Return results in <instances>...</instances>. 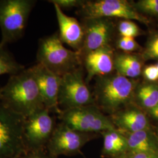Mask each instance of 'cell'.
<instances>
[{
  "label": "cell",
  "instance_id": "cell-1",
  "mask_svg": "<svg viewBox=\"0 0 158 158\" xmlns=\"http://www.w3.org/2000/svg\"><path fill=\"white\" fill-rule=\"evenodd\" d=\"M0 102L25 117L45 108L32 67L10 76L0 87Z\"/></svg>",
  "mask_w": 158,
  "mask_h": 158
},
{
  "label": "cell",
  "instance_id": "cell-2",
  "mask_svg": "<svg viewBox=\"0 0 158 158\" xmlns=\"http://www.w3.org/2000/svg\"><path fill=\"white\" fill-rule=\"evenodd\" d=\"M36 62L62 77L79 68L80 53L66 48L56 32L40 39Z\"/></svg>",
  "mask_w": 158,
  "mask_h": 158
},
{
  "label": "cell",
  "instance_id": "cell-3",
  "mask_svg": "<svg viewBox=\"0 0 158 158\" xmlns=\"http://www.w3.org/2000/svg\"><path fill=\"white\" fill-rule=\"evenodd\" d=\"M36 3L35 0H0V47L23 37Z\"/></svg>",
  "mask_w": 158,
  "mask_h": 158
},
{
  "label": "cell",
  "instance_id": "cell-4",
  "mask_svg": "<svg viewBox=\"0 0 158 158\" xmlns=\"http://www.w3.org/2000/svg\"><path fill=\"white\" fill-rule=\"evenodd\" d=\"M104 77L97 87V100L106 111L116 113L134 98L135 82L117 73Z\"/></svg>",
  "mask_w": 158,
  "mask_h": 158
},
{
  "label": "cell",
  "instance_id": "cell-5",
  "mask_svg": "<svg viewBox=\"0 0 158 158\" xmlns=\"http://www.w3.org/2000/svg\"><path fill=\"white\" fill-rule=\"evenodd\" d=\"M25 119L0 102V158H17L26 151Z\"/></svg>",
  "mask_w": 158,
  "mask_h": 158
},
{
  "label": "cell",
  "instance_id": "cell-6",
  "mask_svg": "<svg viewBox=\"0 0 158 158\" xmlns=\"http://www.w3.org/2000/svg\"><path fill=\"white\" fill-rule=\"evenodd\" d=\"M59 118L71 129L85 134L117 129L113 121L99 110L87 106L60 111Z\"/></svg>",
  "mask_w": 158,
  "mask_h": 158
},
{
  "label": "cell",
  "instance_id": "cell-7",
  "mask_svg": "<svg viewBox=\"0 0 158 158\" xmlns=\"http://www.w3.org/2000/svg\"><path fill=\"white\" fill-rule=\"evenodd\" d=\"M81 13L87 19L94 18H119L124 20L138 21L147 24V18L126 0H100L85 1L81 6Z\"/></svg>",
  "mask_w": 158,
  "mask_h": 158
},
{
  "label": "cell",
  "instance_id": "cell-8",
  "mask_svg": "<svg viewBox=\"0 0 158 158\" xmlns=\"http://www.w3.org/2000/svg\"><path fill=\"white\" fill-rule=\"evenodd\" d=\"M55 128L50 111L40 109L25 117L23 125V140L26 149H46Z\"/></svg>",
  "mask_w": 158,
  "mask_h": 158
},
{
  "label": "cell",
  "instance_id": "cell-9",
  "mask_svg": "<svg viewBox=\"0 0 158 158\" xmlns=\"http://www.w3.org/2000/svg\"><path fill=\"white\" fill-rule=\"evenodd\" d=\"M93 102V97L85 85L80 68L61 77L58 104L63 110L85 107Z\"/></svg>",
  "mask_w": 158,
  "mask_h": 158
},
{
  "label": "cell",
  "instance_id": "cell-10",
  "mask_svg": "<svg viewBox=\"0 0 158 158\" xmlns=\"http://www.w3.org/2000/svg\"><path fill=\"white\" fill-rule=\"evenodd\" d=\"M90 139L87 134L72 130L62 123L54 130L46 151L53 158L73 155L79 153Z\"/></svg>",
  "mask_w": 158,
  "mask_h": 158
},
{
  "label": "cell",
  "instance_id": "cell-11",
  "mask_svg": "<svg viewBox=\"0 0 158 158\" xmlns=\"http://www.w3.org/2000/svg\"><path fill=\"white\" fill-rule=\"evenodd\" d=\"M32 69L44 107L49 111L56 110L59 114L60 110L59 109L58 97L61 76L40 63L32 66Z\"/></svg>",
  "mask_w": 158,
  "mask_h": 158
},
{
  "label": "cell",
  "instance_id": "cell-12",
  "mask_svg": "<svg viewBox=\"0 0 158 158\" xmlns=\"http://www.w3.org/2000/svg\"><path fill=\"white\" fill-rule=\"evenodd\" d=\"M85 38L80 51H85L86 54L109 45L113 31L114 25L108 18H94L87 19Z\"/></svg>",
  "mask_w": 158,
  "mask_h": 158
},
{
  "label": "cell",
  "instance_id": "cell-13",
  "mask_svg": "<svg viewBox=\"0 0 158 158\" xmlns=\"http://www.w3.org/2000/svg\"><path fill=\"white\" fill-rule=\"evenodd\" d=\"M53 6L59 28L60 39L63 43L79 52L84 42V29L75 18L66 15L56 4H53Z\"/></svg>",
  "mask_w": 158,
  "mask_h": 158
},
{
  "label": "cell",
  "instance_id": "cell-14",
  "mask_svg": "<svg viewBox=\"0 0 158 158\" xmlns=\"http://www.w3.org/2000/svg\"><path fill=\"white\" fill-rule=\"evenodd\" d=\"M85 65L88 80L96 76H107L114 69L113 49L108 45L87 53L85 58Z\"/></svg>",
  "mask_w": 158,
  "mask_h": 158
},
{
  "label": "cell",
  "instance_id": "cell-15",
  "mask_svg": "<svg viewBox=\"0 0 158 158\" xmlns=\"http://www.w3.org/2000/svg\"><path fill=\"white\" fill-rule=\"evenodd\" d=\"M113 124L121 131L135 132L149 129L148 119L140 110L136 108H127L115 113L113 116Z\"/></svg>",
  "mask_w": 158,
  "mask_h": 158
},
{
  "label": "cell",
  "instance_id": "cell-16",
  "mask_svg": "<svg viewBox=\"0 0 158 158\" xmlns=\"http://www.w3.org/2000/svg\"><path fill=\"white\" fill-rule=\"evenodd\" d=\"M103 136L102 154L109 158H125L128 153L127 138L119 130L106 131Z\"/></svg>",
  "mask_w": 158,
  "mask_h": 158
},
{
  "label": "cell",
  "instance_id": "cell-17",
  "mask_svg": "<svg viewBox=\"0 0 158 158\" xmlns=\"http://www.w3.org/2000/svg\"><path fill=\"white\" fill-rule=\"evenodd\" d=\"M122 132L127 138L128 153L158 152V137L149 129L135 132Z\"/></svg>",
  "mask_w": 158,
  "mask_h": 158
},
{
  "label": "cell",
  "instance_id": "cell-18",
  "mask_svg": "<svg viewBox=\"0 0 158 158\" xmlns=\"http://www.w3.org/2000/svg\"><path fill=\"white\" fill-rule=\"evenodd\" d=\"M142 63L140 58L130 53H121L114 57V69L117 74L125 77L133 79L142 72Z\"/></svg>",
  "mask_w": 158,
  "mask_h": 158
},
{
  "label": "cell",
  "instance_id": "cell-19",
  "mask_svg": "<svg viewBox=\"0 0 158 158\" xmlns=\"http://www.w3.org/2000/svg\"><path fill=\"white\" fill-rule=\"evenodd\" d=\"M134 98L140 107L151 110L158 104V85L153 83L142 85L135 90Z\"/></svg>",
  "mask_w": 158,
  "mask_h": 158
},
{
  "label": "cell",
  "instance_id": "cell-20",
  "mask_svg": "<svg viewBox=\"0 0 158 158\" xmlns=\"http://www.w3.org/2000/svg\"><path fill=\"white\" fill-rule=\"evenodd\" d=\"M25 69V66L17 62L6 47H0V75H14Z\"/></svg>",
  "mask_w": 158,
  "mask_h": 158
},
{
  "label": "cell",
  "instance_id": "cell-21",
  "mask_svg": "<svg viewBox=\"0 0 158 158\" xmlns=\"http://www.w3.org/2000/svg\"><path fill=\"white\" fill-rule=\"evenodd\" d=\"M118 31L121 36L135 38L139 35L141 30L135 23L131 20H123L118 25Z\"/></svg>",
  "mask_w": 158,
  "mask_h": 158
},
{
  "label": "cell",
  "instance_id": "cell-22",
  "mask_svg": "<svg viewBox=\"0 0 158 158\" xmlns=\"http://www.w3.org/2000/svg\"><path fill=\"white\" fill-rule=\"evenodd\" d=\"M138 11L152 15H158V0H140L135 4Z\"/></svg>",
  "mask_w": 158,
  "mask_h": 158
},
{
  "label": "cell",
  "instance_id": "cell-23",
  "mask_svg": "<svg viewBox=\"0 0 158 158\" xmlns=\"http://www.w3.org/2000/svg\"><path fill=\"white\" fill-rule=\"evenodd\" d=\"M117 46L119 49L126 53H130L136 51L139 47L134 38L121 36L119 40Z\"/></svg>",
  "mask_w": 158,
  "mask_h": 158
},
{
  "label": "cell",
  "instance_id": "cell-24",
  "mask_svg": "<svg viewBox=\"0 0 158 158\" xmlns=\"http://www.w3.org/2000/svg\"><path fill=\"white\" fill-rule=\"evenodd\" d=\"M144 56L146 59H158V35L155 36L148 44Z\"/></svg>",
  "mask_w": 158,
  "mask_h": 158
},
{
  "label": "cell",
  "instance_id": "cell-25",
  "mask_svg": "<svg viewBox=\"0 0 158 158\" xmlns=\"http://www.w3.org/2000/svg\"><path fill=\"white\" fill-rule=\"evenodd\" d=\"M17 158H53L45 149L27 150L19 155Z\"/></svg>",
  "mask_w": 158,
  "mask_h": 158
},
{
  "label": "cell",
  "instance_id": "cell-26",
  "mask_svg": "<svg viewBox=\"0 0 158 158\" xmlns=\"http://www.w3.org/2000/svg\"><path fill=\"white\" fill-rule=\"evenodd\" d=\"M53 4H56L59 6L62 10V8H71L77 6H81L85 1L79 0H52L49 1Z\"/></svg>",
  "mask_w": 158,
  "mask_h": 158
},
{
  "label": "cell",
  "instance_id": "cell-27",
  "mask_svg": "<svg viewBox=\"0 0 158 158\" xmlns=\"http://www.w3.org/2000/svg\"><path fill=\"white\" fill-rule=\"evenodd\" d=\"M145 77L150 81H156L158 80V69L156 64L148 66L143 70Z\"/></svg>",
  "mask_w": 158,
  "mask_h": 158
},
{
  "label": "cell",
  "instance_id": "cell-28",
  "mask_svg": "<svg viewBox=\"0 0 158 158\" xmlns=\"http://www.w3.org/2000/svg\"><path fill=\"white\" fill-rule=\"evenodd\" d=\"M125 158H158V152L129 153Z\"/></svg>",
  "mask_w": 158,
  "mask_h": 158
},
{
  "label": "cell",
  "instance_id": "cell-29",
  "mask_svg": "<svg viewBox=\"0 0 158 158\" xmlns=\"http://www.w3.org/2000/svg\"><path fill=\"white\" fill-rule=\"evenodd\" d=\"M149 113L153 118L158 120V104L155 107L149 110Z\"/></svg>",
  "mask_w": 158,
  "mask_h": 158
},
{
  "label": "cell",
  "instance_id": "cell-30",
  "mask_svg": "<svg viewBox=\"0 0 158 158\" xmlns=\"http://www.w3.org/2000/svg\"><path fill=\"white\" fill-rule=\"evenodd\" d=\"M156 68H157V69H158V63L156 64Z\"/></svg>",
  "mask_w": 158,
  "mask_h": 158
},
{
  "label": "cell",
  "instance_id": "cell-31",
  "mask_svg": "<svg viewBox=\"0 0 158 158\" xmlns=\"http://www.w3.org/2000/svg\"></svg>",
  "mask_w": 158,
  "mask_h": 158
}]
</instances>
